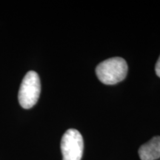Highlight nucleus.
<instances>
[{
    "label": "nucleus",
    "mask_w": 160,
    "mask_h": 160,
    "mask_svg": "<svg viewBox=\"0 0 160 160\" xmlns=\"http://www.w3.org/2000/svg\"><path fill=\"white\" fill-rule=\"evenodd\" d=\"M128 64L121 57H113L99 64L96 73L99 81L105 85H115L125 79L128 73Z\"/></svg>",
    "instance_id": "obj_1"
},
{
    "label": "nucleus",
    "mask_w": 160,
    "mask_h": 160,
    "mask_svg": "<svg viewBox=\"0 0 160 160\" xmlns=\"http://www.w3.org/2000/svg\"><path fill=\"white\" fill-rule=\"evenodd\" d=\"M41 92V82L37 72L31 71L26 73L20 85L18 99L20 105L30 109L37 104Z\"/></svg>",
    "instance_id": "obj_2"
},
{
    "label": "nucleus",
    "mask_w": 160,
    "mask_h": 160,
    "mask_svg": "<svg viewBox=\"0 0 160 160\" xmlns=\"http://www.w3.org/2000/svg\"><path fill=\"white\" fill-rule=\"evenodd\" d=\"M62 160H81L83 155L82 136L76 129H69L64 133L61 140Z\"/></svg>",
    "instance_id": "obj_3"
},
{
    "label": "nucleus",
    "mask_w": 160,
    "mask_h": 160,
    "mask_svg": "<svg viewBox=\"0 0 160 160\" xmlns=\"http://www.w3.org/2000/svg\"><path fill=\"white\" fill-rule=\"evenodd\" d=\"M139 156L141 160H156L160 158V137H153L139 148Z\"/></svg>",
    "instance_id": "obj_4"
},
{
    "label": "nucleus",
    "mask_w": 160,
    "mask_h": 160,
    "mask_svg": "<svg viewBox=\"0 0 160 160\" xmlns=\"http://www.w3.org/2000/svg\"><path fill=\"white\" fill-rule=\"evenodd\" d=\"M155 71H156V74H157L158 77L160 78V56L158 59L157 63H156V66H155Z\"/></svg>",
    "instance_id": "obj_5"
}]
</instances>
